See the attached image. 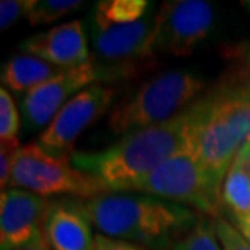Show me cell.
<instances>
[{
	"instance_id": "2",
	"label": "cell",
	"mask_w": 250,
	"mask_h": 250,
	"mask_svg": "<svg viewBox=\"0 0 250 250\" xmlns=\"http://www.w3.org/2000/svg\"><path fill=\"white\" fill-rule=\"evenodd\" d=\"M77 202L101 236L143 247L177 241L198 221L193 209L145 193H103Z\"/></svg>"
},
{
	"instance_id": "7",
	"label": "cell",
	"mask_w": 250,
	"mask_h": 250,
	"mask_svg": "<svg viewBox=\"0 0 250 250\" xmlns=\"http://www.w3.org/2000/svg\"><path fill=\"white\" fill-rule=\"evenodd\" d=\"M8 188H21L42 197L68 195L80 200L107 193L96 179L78 171L70 156L47 153L38 143L21 145L18 149Z\"/></svg>"
},
{
	"instance_id": "10",
	"label": "cell",
	"mask_w": 250,
	"mask_h": 250,
	"mask_svg": "<svg viewBox=\"0 0 250 250\" xmlns=\"http://www.w3.org/2000/svg\"><path fill=\"white\" fill-rule=\"evenodd\" d=\"M98 68L91 61L83 67L63 70L61 75L23 94L20 109L26 127L29 130L47 127L75 94L98 83Z\"/></svg>"
},
{
	"instance_id": "22",
	"label": "cell",
	"mask_w": 250,
	"mask_h": 250,
	"mask_svg": "<svg viewBox=\"0 0 250 250\" xmlns=\"http://www.w3.org/2000/svg\"><path fill=\"white\" fill-rule=\"evenodd\" d=\"M20 148H21V145H20L18 138L10 140V142H2V148H0V186H2V190H7L10 184L15 156H17Z\"/></svg>"
},
{
	"instance_id": "5",
	"label": "cell",
	"mask_w": 250,
	"mask_h": 250,
	"mask_svg": "<svg viewBox=\"0 0 250 250\" xmlns=\"http://www.w3.org/2000/svg\"><path fill=\"white\" fill-rule=\"evenodd\" d=\"M135 192L182 205L193 211L208 214L213 219L221 218L224 208L221 190L209 179L195 148L190 122L182 148L154 169Z\"/></svg>"
},
{
	"instance_id": "18",
	"label": "cell",
	"mask_w": 250,
	"mask_h": 250,
	"mask_svg": "<svg viewBox=\"0 0 250 250\" xmlns=\"http://www.w3.org/2000/svg\"><path fill=\"white\" fill-rule=\"evenodd\" d=\"M82 5L83 2L80 0H41V2L34 0V5L29 10L26 20L31 26H41V24L52 23L56 20L67 17Z\"/></svg>"
},
{
	"instance_id": "4",
	"label": "cell",
	"mask_w": 250,
	"mask_h": 250,
	"mask_svg": "<svg viewBox=\"0 0 250 250\" xmlns=\"http://www.w3.org/2000/svg\"><path fill=\"white\" fill-rule=\"evenodd\" d=\"M203 88V78L192 72L159 73L111 109L107 127L117 135H127L164 124L198 101L197 96Z\"/></svg>"
},
{
	"instance_id": "9",
	"label": "cell",
	"mask_w": 250,
	"mask_h": 250,
	"mask_svg": "<svg viewBox=\"0 0 250 250\" xmlns=\"http://www.w3.org/2000/svg\"><path fill=\"white\" fill-rule=\"evenodd\" d=\"M214 23L213 7L203 0H176L158 8L154 54L186 57L208 38Z\"/></svg>"
},
{
	"instance_id": "15",
	"label": "cell",
	"mask_w": 250,
	"mask_h": 250,
	"mask_svg": "<svg viewBox=\"0 0 250 250\" xmlns=\"http://www.w3.org/2000/svg\"><path fill=\"white\" fill-rule=\"evenodd\" d=\"M221 200L231 218H250V166L239 153L224 177Z\"/></svg>"
},
{
	"instance_id": "6",
	"label": "cell",
	"mask_w": 250,
	"mask_h": 250,
	"mask_svg": "<svg viewBox=\"0 0 250 250\" xmlns=\"http://www.w3.org/2000/svg\"><path fill=\"white\" fill-rule=\"evenodd\" d=\"M158 31V12L130 24L94 26L91 24V41L96 59L99 80H124L137 77L151 68L154 39Z\"/></svg>"
},
{
	"instance_id": "13",
	"label": "cell",
	"mask_w": 250,
	"mask_h": 250,
	"mask_svg": "<svg viewBox=\"0 0 250 250\" xmlns=\"http://www.w3.org/2000/svg\"><path fill=\"white\" fill-rule=\"evenodd\" d=\"M44 236L51 250H93V224L82 211L77 198L52 200Z\"/></svg>"
},
{
	"instance_id": "25",
	"label": "cell",
	"mask_w": 250,
	"mask_h": 250,
	"mask_svg": "<svg viewBox=\"0 0 250 250\" xmlns=\"http://www.w3.org/2000/svg\"><path fill=\"white\" fill-rule=\"evenodd\" d=\"M232 224L250 242V218H232Z\"/></svg>"
},
{
	"instance_id": "11",
	"label": "cell",
	"mask_w": 250,
	"mask_h": 250,
	"mask_svg": "<svg viewBox=\"0 0 250 250\" xmlns=\"http://www.w3.org/2000/svg\"><path fill=\"white\" fill-rule=\"evenodd\" d=\"M52 200L21 188L2 190L0 250H18L44 236Z\"/></svg>"
},
{
	"instance_id": "3",
	"label": "cell",
	"mask_w": 250,
	"mask_h": 250,
	"mask_svg": "<svg viewBox=\"0 0 250 250\" xmlns=\"http://www.w3.org/2000/svg\"><path fill=\"white\" fill-rule=\"evenodd\" d=\"M190 133L209 179L219 190L250 137V96L226 83L192 104Z\"/></svg>"
},
{
	"instance_id": "8",
	"label": "cell",
	"mask_w": 250,
	"mask_h": 250,
	"mask_svg": "<svg viewBox=\"0 0 250 250\" xmlns=\"http://www.w3.org/2000/svg\"><path fill=\"white\" fill-rule=\"evenodd\" d=\"M116 94V88L101 82L89 84L59 111L36 143L47 153L68 156L80 135L107 112Z\"/></svg>"
},
{
	"instance_id": "12",
	"label": "cell",
	"mask_w": 250,
	"mask_h": 250,
	"mask_svg": "<svg viewBox=\"0 0 250 250\" xmlns=\"http://www.w3.org/2000/svg\"><path fill=\"white\" fill-rule=\"evenodd\" d=\"M20 46L24 54L41 59L61 70L78 68L93 61L83 24L78 20L33 34Z\"/></svg>"
},
{
	"instance_id": "24",
	"label": "cell",
	"mask_w": 250,
	"mask_h": 250,
	"mask_svg": "<svg viewBox=\"0 0 250 250\" xmlns=\"http://www.w3.org/2000/svg\"><path fill=\"white\" fill-rule=\"evenodd\" d=\"M234 84H236L237 88H241L242 91H246L250 96V54H249V57L246 59V65H244V68H242L241 78L236 80Z\"/></svg>"
},
{
	"instance_id": "26",
	"label": "cell",
	"mask_w": 250,
	"mask_h": 250,
	"mask_svg": "<svg viewBox=\"0 0 250 250\" xmlns=\"http://www.w3.org/2000/svg\"><path fill=\"white\" fill-rule=\"evenodd\" d=\"M18 250H51V247H49V244L46 241V236H41V237H38L36 241H33L31 244H28V246H24Z\"/></svg>"
},
{
	"instance_id": "14",
	"label": "cell",
	"mask_w": 250,
	"mask_h": 250,
	"mask_svg": "<svg viewBox=\"0 0 250 250\" xmlns=\"http://www.w3.org/2000/svg\"><path fill=\"white\" fill-rule=\"evenodd\" d=\"M62 72L63 70L44 62L41 59L29 56V54H21V56H15L3 63L0 77H2L3 88L18 94H26Z\"/></svg>"
},
{
	"instance_id": "16",
	"label": "cell",
	"mask_w": 250,
	"mask_h": 250,
	"mask_svg": "<svg viewBox=\"0 0 250 250\" xmlns=\"http://www.w3.org/2000/svg\"><path fill=\"white\" fill-rule=\"evenodd\" d=\"M148 7L146 0H103L96 3L91 24L106 28L135 23L146 17Z\"/></svg>"
},
{
	"instance_id": "20",
	"label": "cell",
	"mask_w": 250,
	"mask_h": 250,
	"mask_svg": "<svg viewBox=\"0 0 250 250\" xmlns=\"http://www.w3.org/2000/svg\"><path fill=\"white\" fill-rule=\"evenodd\" d=\"M213 223L223 250H250V242L237 231L232 223L224 218L213 219Z\"/></svg>"
},
{
	"instance_id": "1",
	"label": "cell",
	"mask_w": 250,
	"mask_h": 250,
	"mask_svg": "<svg viewBox=\"0 0 250 250\" xmlns=\"http://www.w3.org/2000/svg\"><path fill=\"white\" fill-rule=\"evenodd\" d=\"M192 106L171 121L124 135L111 146L94 153H72L70 159L101 184L107 193L135 192L154 169L186 143Z\"/></svg>"
},
{
	"instance_id": "17",
	"label": "cell",
	"mask_w": 250,
	"mask_h": 250,
	"mask_svg": "<svg viewBox=\"0 0 250 250\" xmlns=\"http://www.w3.org/2000/svg\"><path fill=\"white\" fill-rule=\"evenodd\" d=\"M171 250H223L213 219L198 218L195 226L174 242Z\"/></svg>"
},
{
	"instance_id": "19",
	"label": "cell",
	"mask_w": 250,
	"mask_h": 250,
	"mask_svg": "<svg viewBox=\"0 0 250 250\" xmlns=\"http://www.w3.org/2000/svg\"><path fill=\"white\" fill-rule=\"evenodd\" d=\"M21 121H20L18 107L7 88H0V140L10 142L17 140Z\"/></svg>"
},
{
	"instance_id": "21",
	"label": "cell",
	"mask_w": 250,
	"mask_h": 250,
	"mask_svg": "<svg viewBox=\"0 0 250 250\" xmlns=\"http://www.w3.org/2000/svg\"><path fill=\"white\" fill-rule=\"evenodd\" d=\"M34 0H2L0 2V28L2 31L13 26L20 18L28 17Z\"/></svg>"
},
{
	"instance_id": "23",
	"label": "cell",
	"mask_w": 250,
	"mask_h": 250,
	"mask_svg": "<svg viewBox=\"0 0 250 250\" xmlns=\"http://www.w3.org/2000/svg\"><path fill=\"white\" fill-rule=\"evenodd\" d=\"M93 250H149V249L143 246H137V244L116 241V239H109L106 236H101V234H96Z\"/></svg>"
},
{
	"instance_id": "27",
	"label": "cell",
	"mask_w": 250,
	"mask_h": 250,
	"mask_svg": "<svg viewBox=\"0 0 250 250\" xmlns=\"http://www.w3.org/2000/svg\"><path fill=\"white\" fill-rule=\"evenodd\" d=\"M239 154H242V156L247 159V163L250 166V146H246V145H244V146L241 148V151H239Z\"/></svg>"
}]
</instances>
